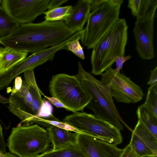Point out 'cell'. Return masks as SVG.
I'll return each instance as SVG.
<instances>
[{
  "label": "cell",
  "mask_w": 157,
  "mask_h": 157,
  "mask_svg": "<svg viewBox=\"0 0 157 157\" xmlns=\"http://www.w3.org/2000/svg\"><path fill=\"white\" fill-rule=\"evenodd\" d=\"M50 0H3L1 6L20 24L32 23L48 9Z\"/></svg>",
  "instance_id": "obj_9"
},
{
  "label": "cell",
  "mask_w": 157,
  "mask_h": 157,
  "mask_svg": "<svg viewBox=\"0 0 157 157\" xmlns=\"http://www.w3.org/2000/svg\"><path fill=\"white\" fill-rule=\"evenodd\" d=\"M52 111L53 107L50 102L47 100H43L37 115L35 117L48 120L59 121L54 116Z\"/></svg>",
  "instance_id": "obj_26"
},
{
  "label": "cell",
  "mask_w": 157,
  "mask_h": 157,
  "mask_svg": "<svg viewBox=\"0 0 157 157\" xmlns=\"http://www.w3.org/2000/svg\"><path fill=\"white\" fill-rule=\"evenodd\" d=\"M157 7L156 0H141L136 20H141L155 17Z\"/></svg>",
  "instance_id": "obj_23"
},
{
  "label": "cell",
  "mask_w": 157,
  "mask_h": 157,
  "mask_svg": "<svg viewBox=\"0 0 157 157\" xmlns=\"http://www.w3.org/2000/svg\"><path fill=\"white\" fill-rule=\"evenodd\" d=\"M131 58V55H128L126 56H122L117 57L115 62L116 65V68L115 70L118 72H120V71L122 69L124 63L127 60Z\"/></svg>",
  "instance_id": "obj_30"
},
{
  "label": "cell",
  "mask_w": 157,
  "mask_h": 157,
  "mask_svg": "<svg viewBox=\"0 0 157 157\" xmlns=\"http://www.w3.org/2000/svg\"><path fill=\"white\" fill-rule=\"evenodd\" d=\"M10 102L7 106L12 114L21 120L23 125H30L34 116L33 112V99L28 88L23 85L21 90L9 98Z\"/></svg>",
  "instance_id": "obj_12"
},
{
  "label": "cell",
  "mask_w": 157,
  "mask_h": 157,
  "mask_svg": "<svg viewBox=\"0 0 157 157\" xmlns=\"http://www.w3.org/2000/svg\"><path fill=\"white\" fill-rule=\"evenodd\" d=\"M32 121V124L33 123L39 124L46 127L47 128H49L51 126H54L73 132L84 133L64 122L48 120L35 117L33 118Z\"/></svg>",
  "instance_id": "obj_25"
},
{
  "label": "cell",
  "mask_w": 157,
  "mask_h": 157,
  "mask_svg": "<svg viewBox=\"0 0 157 157\" xmlns=\"http://www.w3.org/2000/svg\"><path fill=\"white\" fill-rule=\"evenodd\" d=\"M44 96L53 105L58 108H62L66 109L68 111H72V110L65 106L59 100L53 97L47 96L44 95Z\"/></svg>",
  "instance_id": "obj_31"
},
{
  "label": "cell",
  "mask_w": 157,
  "mask_h": 157,
  "mask_svg": "<svg viewBox=\"0 0 157 157\" xmlns=\"http://www.w3.org/2000/svg\"><path fill=\"white\" fill-rule=\"evenodd\" d=\"M73 7L70 5L48 10L44 13L45 20L50 21H65L70 16Z\"/></svg>",
  "instance_id": "obj_21"
},
{
  "label": "cell",
  "mask_w": 157,
  "mask_h": 157,
  "mask_svg": "<svg viewBox=\"0 0 157 157\" xmlns=\"http://www.w3.org/2000/svg\"><path fill=\"white\" fill-rule=\"evenodd\" d=\"M4 153L0 151V157H4Z\"/></svg>",
  "instance_id": "obj_40"
},
{
  "label": "cell",
  "mask_w": 157,
  "mask_h": 157,
  "mask_svg": "<svg viewBox=\"0 0 157 157\" xmlns=\"http://www.w3.org/2000/svg\"><path fill=\"white\" fill-rule=\"evenodd\" d=\"M136 112L138 119L157 138V118L155 117L143 104L138 107Z\"/></svg>",
  "instance_id": "obj_20"
},
{
  "label": "cell",
  "mask_w": 157,
  "mask_h": 157,
  "mask_svg": "<svg viewBox=\"0 0 157 157\" xmlns=\"http://www.w3.org/2000/svg\"><path fill=\"white\" fill-rule=\"evenodd\" d=\"M78 72L75 75L91 97L86 107L91 109L96 117L108 121L120 130H124L122 124L108 101L91 80V74L84 69L80 62H78Z\"/></svg>",
  "instance_id": "obj_7"
},
{
  "label": "cell",
  "mask_w": 157,
  "mask_h": 157,
  "mask_svg": "<svg viewBox=\"0 0 157 157\" xmlns=\"http://www.w3.org/2000/svg\"><path fill=\"white\" fill-rule=\"evenodd\" d=\"M105 0H91L90 11H92L105 1Z\"/></svg>",
  "instance_id": "obj_36"
},
{
  "label": "cell",
  "mask_w": 157,
  "mask_h": 157,
  "mask_svg": "<svg viewBox=\"0 0 157 157\" xmlns=\"http://www.w3.org/2000/svg\"><path fill=\"white\" fill-rule=\"evenodd\" d=\"M121 5H114L105 0L90 12L86 25L80 36L82 45L88 49L93 48L119 19Z\"/></svg>",
  "instance_id": "obj_4"
},
{
  "label": "cell",
  "mask_w": 157,
  "mask_h": 157,
  "mask_svg": "<svg viewBox=\"0 0 157 157\" xmlns=\"http://www.w3.org/2000/svg\"><path fill=\"white\" fill-rule=\"evenodd\" d=\"M76 32L69 29L64 21H44L39 23L21 24L0 44L16 50L34 53L56 45Z\"/></svg>",
  "instance_id": "obj_1"
},
{
  "label": "cell",
  "mask_w": 157,
  "mask_h": 157,
  "mask_svg": "<svg viewBox=\"0 0 157 157\" xmlns=\"http://www.w3.org/2000/svg\"><path fill=\"white\" fill-rule=\"evenodd\" d=\"M36 157H88L77 145L70 144L58 149H48Z\"/></svg>",
  "instance_id": "obj_17"
},
{
  "label": "cell",
  "mask_w": 157,
  "mask_h": 157,
  "mask_svg": "<svg viewBox=\"0 0 157 157\" xmlns=\"http://www.w3.org/2000/svg\"><path fill=\"white\" fill-rule=\"evenodd\" d=\"M1 0H0V3H1Z\"/></svg>",
  "instance_id": "obj_42"
},
{
  "label": "cell",
  "mask_w": 157,
  "mask_h": 157,
  "mask_svg": "<svg viewBox=\"0 0 157 157\" xmlns=\"http://www.w3.org/2000/svg\"><path fill=\"white\" fill-rule=\"evenodd\" d=\"M68 1V0H50L48 5V9L50 10L59 7Z\"/></svg>",
  "instance_id": "obj_33"
},
{
  "label": "cell",
  "mask_w": 157,
  "mask_h": 157,
  "mask_svg": "<svg viewBox=\"0 0 157 157\" xmlns=\"http://www.w3.org/2000/svg\"><path fill=\"white\" fill-rule=\"evenodd\" d=\"M51 143L46 129L37 124L12 128L7 140L10 153L18 157H36L49 149Z\"/></svg>",
  "instance_id": "obj_3"
},
{
  "label": "cell",
  "mask_w": 157,
  "mask_h": 157,
  "mask_svg": "<svg viewBox=\"0 0 157 157\" xmlns=\"http://www.w3.org/2000/svg\"><path fill=\"white\" fill-rule=\"evenodd\" d=\"M129 144L138 157L157 156L139 136L132 132Z\"/></svg>",
  "instance_id": "obj_22"
},
{
  "label": "cell",
  "mask_w": 157,
  "mask_h": 157,
  "mask_svg": "<svg viewBox=\"0 0 157 157\" xmlns=\"http://www.w3.org/2000/svg\"><path fill=\"white\" fill-rule=\"evenodd\" d=\"M120 157H138L131 148L130 144L127 145L123 149Z\"/></svg>",
  "instance_id": "obj_32"
},
{
  "label": "cell",
  "mask_w": 157,
  "mask_h": 157,
  "mask_svg": "<svg viewBox=\"0 0 157 157\" xmlns=\"http://www.w3.org/2000/svg\"><path fill=\"white\" fill-rule=\"evenodd\" d=\"M76 144L88 157H120L123 149L92 136L77 133Z\"/></svg>",
  "instance_id": "obj_11"
},
{
  "label": "cell",
  "mask_w": 157,
  "mask_h": 157,
  "mask_svg": "<svg viewBox=\"0 0 157 157\" xmlns=\"http://www.w3.org/2000/svg\"><path fill=\"white\" fill-rule=\"evenodd\" d=\"M101 75V81L108 86L117 102L135 104L143 98L144 94L141 88L123 73L111 67Z\"/></svg>",
  "instance_id": "obj_8"
},
{
  "label": "cell",
  "mask_w": 157,
  "mask_h": 157,
  "mask_svg": "<svg viewBox=\"0 0 157 157\" xmlns=\"http://www.w3.org/2000/svg\"><path fill=\"white\" fill-rule=\"evenodd\" d=\"M132 132L139 136L157 155V138L139 120Z\"/></svg>",
  "instance_id": "obj_18"
},
{
  "label": "cell",
  "mask_w": 157,
  "mask_h": 157,
  "mask_svg": "<svg viewBox=\"0 0 157 157\" xmlns=\"http://www.w3.org/2000/svg\"><path fill=\"white\" fill-rule=\"evenodd\" d=\"M23 83L27 87L32 98L33 113L34 116L37 114L42 104L43 100L41 95L44 94L38 87L36 83L34 72V69L25 71L24 74Z\"/></svg>",
  "instance_id": "obj_15"
},
{
  "label": "cell",
  "mask_w": 157,
  "mask_h": 157,
  "mask_svg": "<svg viewBox=\"0 0 157 157\" xmlns=\"http://www.w3.org/2000/svg\"><path fill=\"white\" fill-rule=\"evenodd\" d=\"M7 143L4 141L3 136L2 128L0 123V151L3 153H6Z\"/></svg>",
  "instance_id": "obj_35"
},
{
  "label": "cell",
  "mask_w": 157,
  "mask_h": 157,
  "mask_svg": "<svg viewBox=\"0 0 157 157\" xmlns=\"http://www.w3.org/2000/svg\"><path fill=\"white\" fill-rule=\"evenodd\" d=\"M91 0H80L73 7L69 18L65 21L66 25L76 32L82 31L90 13Z\"/></svg>",
  "instance_id": "obj_13"
},
{
  "label": "cell",
  "mask_w": 157,
  "mask_h": 157,
  "mask_svg": "<svg viewBox=\"0 0 157 157\" xmlns=\"http://www.w3.org/2000/svg\"><path fill=\"white\" fill-rule=\"evenodd\" d=\"M28 53L8 47L0 48V74L25 59Z\"/></svg>",
  "instance_id": "obj_16"
},
{
  "label": "cell",
  "mask_w": 157,
  "mask_h": 157,
  "mask_svg": "<svg viewBox=\"0 0 157 157\" xmlns=\"http://www.w3.org/2000/svg\"><path fill=\"white\" fill-rule=\"evenodd\" d=\"M20 25L0 5V40L9 36Z\"/></svg>",
  "instance_id": "obj_19"
},
{
  "label": "cell",
  "mask_w": 157,
  "mask_h": 157,
  "mask_svg": "<svg viewBox=\"0 0 157 157\" xmlns=\"http://www.w3.org/2000/svg\"><path fill=\"white\" fill-rule=\"evenodd\" d=\"M143 104L157 118V83L148 88L145 101Z\"/></svg>",
  "instance_id": "obj_24"
},
{
  "label": "cell",
  "mask_w": 157,
  "mask_h": 157,
  "mask_svg": "<svg viewBox=\"0 0 157 157\" xmlns=\"http://www.w3.org/2000/svg\"><path fill=\"white\" fill-rule=\"evenodd\" d=\"M155 17L136 20L133 33L136 48L142 59H150L155 56L153 44Z\"/></svg>",
  "instance_id": "obj_10"
},
{
  "label": "cell",
  "mask_w": 157,
  "mask_h": 157,
  "mask_svg": "<svg viewBox=\"0 0 157 157\" xmlns=\"http://www.w3.org/2000/svg\"><path fill=\"white\" fill-rule=\"evenodd\" d=\"M81 34L75 39L68 42L67 46L68 51H71L81 59H85V56L83 48L79 41Z\"/></svg>",
  "instance_id": "obj_27"
},
{
  "label": "cell",
  "mask_w": 157,
  "mask_h": 157,
  "mask_svg": "<svg viewBox=\"0 0 157 157\" xmlns=\"http://www.w3.org/2000/svg\"><path fill=\"white\" fill-rule=\"evenodd\" d=\"M10 102L9 98H7L0 95V103L6 104L9 103Z\"/></svg>",
  "instance_id": "obj_37"
},
{
  "label": "cell",
  "mask_w": 157,
  "mask_h": 157,
  "mask_svg": "<svg viewBox=\"0 0 157 157\" xmlns=\"http://www.w3.org/2000/svg\"><path fill=\"white\" fill-rule=\"evenodd\" d=\"M4 157H18L16 155L9 152H6L4 153Z\"/></svg>",
  "instance_id": "obj_39"
},
{
  "label": "cell",
  "mask_w": 157,
  "mask_h": 157,
  "mask_svg": "<svg viewBox=\"0 0 157 157\" xmlns=\"http://www.w3.org/2000/svg\"><path fill=\"white\" fill-rule=\"evenodd\" d=\"M49 88L52 97L59 100L73 113L82 111L91 99L75 75L64 73L54 75Z\"/></svg>",
  "instance_id": "obj_5"
},
{
  "label": "cell",
  "mask_w": 157,
  "mask_h": 157,
  "mask_svg": "<svg viewBox=\"0 0 157 157\" xmlns=\"http://www.w3.org/2000/svg\"><path fill=\"white\" fill-rule=\"evenodd\" d=\"M112 4L114 5L121 4L123 2V0H108Z\"/></svg>",
  "instance_id": "obj_38"
},
{
  "label": "cell",
  "mask_w": 157,
  "mask_h": 157,
  "mask_svg": "<svg viewBox=\"0 0 157 157\" xmlns=\"http://www.w3.org/2000/svg\"><path fill=\"white\" fill-rule=\"evenodd\" d=\"M46 130L53 149H58L70 144H76L77 132L54 126L47 128Z\"/></svg>",
  "instance_id": "obj_14"
},
{
  "label": "cell",
  "mask_w": 157,
  "mask_h": 157,
  "mask_svg": "<svg viewBox=\"0 0 157 157\" xmlns=\"http://www.w3.org/2000/svg\"><path fill=\"white\" fill-rule=\"evenodd\" d=\"M23 81L21 76H17L15 78L14 85L11 91V95L19 92L21 89Z\"/></svg>",
  "instance_id": "obj_29"
},
{
  "label": "cell",
  "mask_w": 157,
  "mask_h": 157,
  "mask_svg": "<svg viewBox=\"0 0 157 157\" xmlns=\"http://www.w3.org/2000/svg\"><path fill=\"white\" fill-rule=\"evenodd\" d=\"M157 83V67L152 70L147 84L150 86Z\"/></svg>",
  "instance_id": "obj_34"
},
{
  "label": "cell",
  "mask_w": 157,
  "mask_h": 157,
  "mask_svg": "<svg viewBox=\"0 0 157 157\" xmlns=\"http://www.w3.org/2000/svg\"><path fill=\"white\" fill-rule=\"evenodd\" d=\"M145 157H157V156H148Z\"/></svg>",
  "instance_id": "obj_41"
},
{
  "label": "cell",
  "mask_w": 157,
  "mask_h": 157,
  "mask_svg": "<svg viewBox=\"0 0 157 157\" xmlns=\"http://www.w3.org/2000/svg\"><path fill=\"white\" fill-rule=\"evenodd\" d=\"M141 0H128V7L131 10L133 15L136 17L138 14Z\"/></svg>",
  "instance_id": "obj_28"
},
{
  "label": "cell",
  "mask_w": 157,
  "mask_h": 157,
  "mask_svg": "<svg viewBox=\"0 0 157 157\" xmlns=\"http://www.w3.org/2000/svg\"><path fill=\"white\" fill-rule=\"evenodd\" d=\"M63 121L84 133L108 143L117 145L122 142L120 130L94 115L76 112L66 116Z\"/></svg>",
  "instance_id": "obj_6"
},
{
  "label": "cell",
  "mask_w": 157,
  "mask_h": 157,
  "mask_svg": "<svg viewBox=\"0 0 157 157\" xmlns=\"http://www.w3.org/2000/svg\"><path fill=\"white\" fill-rule=\"evenodd\" d=\"M128 29L126 20L120 18L95 44L90 57L91 74L101 75L117 57L124 56Z\"/></svg>",
  "instance_id": "obj_2"
}]
</instances>
